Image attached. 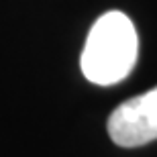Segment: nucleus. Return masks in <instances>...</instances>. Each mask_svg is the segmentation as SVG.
Returning <instances> with one entry per match:
<instances>
[{
  "label": "nucleus",
  "mask_w": 157,
  "mask_h": 157,
  "mask_svg": "<svg viewBox=\"0 0 157 157\" xmlns=\"http://www.w3.org/2000/svg\"><path fill=\"white\" fill-rule=\"evenodd\" d=\"M139 37L133 21L121 10L104 12L92 25L80 57L82 74L98 86L118 84L133 71Z\"/></svg>",
  "instance_id": "f257e3e1"
},
{
  "label": "nucleus",
  "mask_w": 157,
  "mask_h": 157,
  "mask_svg": "<svg viewBox=\"0 0 157 157\" xmlns=\"http://www.w3.org/2000/svg\"><path fill=\"white\" fill-rule=\"evenodd\" d=\"M108 135L118 147H141L157 139V86L124 100L108 118Z\"/></svg>",
  "instance_id": "f03ea898"
}]
</instances>
